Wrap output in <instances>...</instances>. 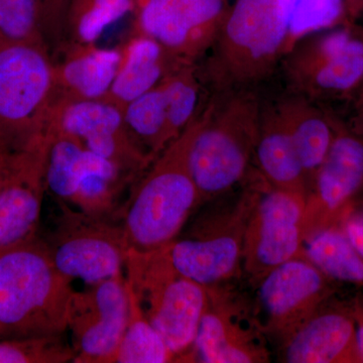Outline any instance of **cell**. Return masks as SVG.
<instances>
[{"label": "cell", "instance_id": "cell-1", "mask_svg": "<svg viewBox=\"0 0 363 363\" xmlns=\"http://www.w3.org/2000/svg\"><path fill=\"white\" fill-rule=\"evenodd\" d=\"M344 9V0H235L213 44L211 78L231 89L257 82L298 42L338 23Z\"/></svg>", "mask_w": 363, "mask_h": 363}, {"label": "cell", "instance_id": "cell-2", "mask_svg": "<svg viewBox=\"0 0 363 363\" xmlns=\"http://www.w3.org/2000/svg\"><path fill=\"white\" fill-rule=\"evenodd\" d=\"M202 114L152 162L117 215L128 247L155 252L169 247L198 207L201 196L191 174L189 155Z\"/></svg>", "mask_w": 363, "mask_h": 363}, {"label": "cell", "instance_id": "cell-3", "mask_svg": "<svg viewBox=\"0 0 363 363\" xmlns=\"http://www.w3.org/2000/svg\"><path fill=\"white\" fill-rule=\"evenodd\" d=\"M73 293L39 236L0 253V339L65 333Z\"/></svg>", "mask_w": 363, "mask_h": 363}, {"label": "cell", "instance_id": "cell-4", "mask_svg": "<svg viewBox=\"0 0 363 363\" xmlns=\"http://www.w3.org/2000/svg\"><path fill=\"white\" fill-rule=\"evenodd\" d=\"M259 186V172L250 171L240 190L204 203L185 235L169 245L179 272L204 286L241 278L245 231Z\"/></svg>", "mask_w": 363, "mask_h": 363}, {"label": "cell", "instance_id": "cell-5", "mask_svg": "<svg viewBox=\"0 0 363 363\" xmlns=\"http://www.w3.org/2000/svg\"><path fill=\"white\" fill-rule=\"evenodd\" d=\"M262 112L259 98L245 88L203 112L189 155L202 204L240 187L247 178Z\"/></svg>", "mask_w": 363, "mask_h": 363}, {"label": "cell", "instance_id": "cell-6", "mask_svg": "<svg viewBox=\"0 0 363 363\" xmlns=\"http://www.w3.org/2000/svg\"><path fill=\"white\" fill-rule=\"evenodd\" d=\"M168 247L147 252L128 248L126 283L175 362H192L193 346L206 306V286L178 272Z\"/></svg>", "mask_w": 363, "mask_h": 363}, {"label": "cell", "instance_id": "cell-7", "mask_svg": "<svg viewBox=\"0 0 363 363\" xmlns=\"http://www.w3.org/2000/svg\"><path fill=\"white\" fill-rule=\"evenodd\" d=\"M54 90L45 45L0 40V138L21 147L45 135Z\"/></svg>", "mask_w": 363, "mask_h": 363}, {"label": "cell", "instance_id": "cell-8", "mask_svg": "<svg viewBox=\"0 0 363 363\" xmlns=\"http://www.w3.org/2000/svg\"><path fill=\"white\" fill-rule=\"evenodd\" d=\"M58 204L56 226L44 240L58 271L87 285L123 276L130 247L121 223Z\"/></svg>", "mask_w": 363, "mask_h": 363}, {"label": "cell", "instance_id": "cell-9", "mask_svg": "<svg viewBox=\"0 0 363 363\" xmlns=\"http://www.w3.org/2000/svg\"><path fill=\"white\" fill-rule=\"evenodd\" d=\"M207 301L192 350V362L267 363L269 339L255 300L233 281L206 286Z\"/></svg>", "mask_w": 363, "mask_h": 363}, {"label": "cell", "instance_id": "cell-10", "mask_svg": "<svg viewBox=\"0 0 363 363\" xmlns=\"http://www.w3.org/2000/svg\"><path fill=\"white\" fill-rule=\"evenodd\" d=\"M304 206L305 201L272 187L259 174V193L245 231L242 255V274L253 288L284 262L304 257Z\"/></svg>", "mask_w": 363, "mask_h": 363}, {"label": "cell", "instance_id": "cell-11", "mask_svg": "<svg viewBox=\"0 0 363 363\" xmlns=\"http://www.w3.org/2000/svg\"><path fill=\"white\" fill-rule=\"evenodd\" d=\"M47 130L77 138L86 149L108 160L135 179L155 159L136 143L123 111L105 100H71L54 96Z\"/></svg>", "mask_w": 363, "mask_h": 363}, {"label": "cell", "instance_id": "cell-12", "mask_svg": "<svg viewBox=\"0 0 363 363\" xmlns=\"http://www.w3.org/2000/svg\"><path fill=\"white\" fill-rule=\"evenodd\" d=\"M283 61L296 94L306 98L341 94L363 80V40L347 30L311 35L298 42Z\"/></svg>", "mask_w": 363, "mask_h": 363}, {"label": "cell", "instance_id": "cell-13", "mask_svg": "<svg viewBox=\"0 0 363 363\" xmlns=\"http://www.w3.org/2000/svg\"><path fill=\"white\" fill-rule=\"evenodd\" d=\"M327 277L305 257L284 262L255 286V305L269 339L279 344L322 308L329 295Z\"/></svg>", "mask_w": 363, "mask_h": 363}, {"label": "cell", "instance_id": "cell-14", "mask_svg": "<svg viewBox=\"0 0 363 363\" xmlns=\"http://www.w3.org/2000/svg\"><path fill=\"white\" fill-rule=\"evenodd\" d=\"M126 279L116 277L88 285L72 295L68 329L73 336L75 363H113L130 318Z\"/></svg>", "mask_w": 363, "mask_h": 363}, {"label": "cell", "instance_id": "cell-15", "mask_svg": "<svg viewBox=\"0 0 363 363\" xmlns=\"http://www.w3.org/2000/svg\"><path fill=\"white\" fill-rule=\"evenodd\" d=\"M47 147L45 133L7 157L0 179V253L38 238Z\"/></svg>", "mask_w": 363, "mask_h": 363}, {"label": "cell", "instance_id": "cell-16", "mask_svg": "<svg viewBox=\"0 0 363 363\" xmlns=\"http://www.w3.org/2000/svg\"><path fill=\"white\" fill-rule=\"evenodd\" d=\"M227 11L226 0H147L138 26L172 58L191 65L213 45Z\"/></svg>", "mask_w": 363, "mask_h": 363}, {"label": "cell", "instance_id": "cell-17", "mask_svg": "<svg viewBox=\"0 0 363 363\" xmlns=\"http://www.w3.org/2000/svg\"><path fill=\"white\" fill-rule=\"evenodd\" d=\"M362 184V140L347 133L334 135L306 199L302 220L304 242L320 229L340 222L344 208Z\"/></svg>", "mask_w": 363, "mask_h": 363}, {"label": "cell", "instance_id": "cell-18", "mask_svg": "<svg viewBox=\"0 0 363 363\" xmlns=\"http://www.w3.org/2000/svg\"><path fill=\"white\" fill-rule=\"evenodd\" d=\"M279 352L288 363L362 362L354 316L321 308L281 344Z\"/></svg>", "mask_w": 363, "mask_h": 363}, {"label": "cell", "instance_id": "cell-19", "mask_svg": "<svg viewBox=\"0 0 363 363\" xmlns=\"http://www.w3.org/2000/svg\"><path fill=\"white\" fill-rule=\"evenodd\" d=\"M253 159L257 171L269 185L306 203L307 178L278 105L262 112Z\"/></svg>", "mask_w": 363, "mask_h": 363}, {"label": "cell", "instance_id": "cell-20", "mask_svg": "<svg viewBox=\"0 0 363 363\" xmlns=\"http://www.w3.org/2000/svg\"><path fill=\"white\" fill-rule=\"evenodd\" d=\"M123 61L116 50L73 45L63 63L54 66V96L71 100H104Z\"/></svg>", "mask_w": 363, "mask_h": 363}, {"label": "cell", "instance_id": "cell-21", "mask_svg": "<svg viewBox=\"0 0 363 363\" xmlns=\"http://www.w3.org/2000/svg\"><path fill=\"white\" fill-rule=\"evenodd\" d=\"M184 65L186 64L172 58L156 40L145 35L136 38L128 45L104 100L123 111L130 102L149 92Z\"/></svg>", "mask_w": 363, "mask_h": 363}, {"label": "cell", "instance_id": "cell-22", "mask_svg": "<svg viewBox=\"0 0 363 363\" xmlns=\"http://www.w3.org/2000/svg\"><path fill=\"white\" fill-rule=\"evenodd\" d=\"M278 107L304 169L309 193L313 179L333 142L335 135L333 128L326 116L310 102L309 98L296 94Z\"/></svg>", "mask_w": 363, "mask_h": 363}, {"label": "cell", "instance_id": "cell-23", "mask_svg": "<svg viewBox=\"0 0 363 363\" xmlns=\"http://www.w3.org/2000/svg\"><path fill=\"white\" fill-rule=\"evenodd\" d=\"M131 180L108 160L90 152L87 169L69 205L91 216L116 220L119 197Z\"/></svg>", "mask_w": 363, "mask_h": 363}, {"label": "cell", "instance_id": "cell-24", "mask_svg": "<svg viewBox=\"0 0 363 363\" xmlns=\"http://www.w3.org/2000/svg\"><path fill=\"white\" fill-rule=\"evenodd\" d=\"M123 116L136 143L152 159L174 142L169 130V104L164 79L130 102L124 108Z\"/></svg>", "mask_w": 363, "mask_h": 363}, {"label": "cell", "instance_id": "cell-25", "mask_svg": "<svg viewBox=\"0 0 363 363\" xmlns=\"http://www.w3.org/2000/svg\"><path fill=\"white\" fill-rule=\"evenodd\" d=\"M47 156H45V189L57 202L70 204L84 175L89 161L90 150L77 138L47 130Z\"/></svg>", "mask_w": 363, "mask_h": 363}, {"label": "cell", "instance_id": "cell-26", "mask_svg": "<svg viewBox=\"0 0 363 363\" xmlns=\"http://www.w3.org/2000/svg\"><path fill=\"white\" fill-rule=\"evenodd\" d=\"M304 257L327 278L363 284V259L339 223L310 235L304 242Z\"/></svg>", "mask_w": 363, "mask_h": 363}, {"label": "cell", "instance_id": "cell-27", "mask_svg": "<svg viewBox=\"0 0 363 363\" xmlns=\"http://www.w3.org/2000/svg\"><path fill=\"white\" fill-rule=\"evenodd\" d=\"M133 6L135 0H70L62 33H69L75 45H92Z\"/></svg>", "mask_w": 363, "mask_h": 363}, {"label": "cell", "instance_id": "cell-28", "mask_svg": "<svg viewBox=\"0 0 363 363\" xmlns=\"http://www.w3.org/2000/svg\"><path fill=\"white\" fill-rule=\"evenodd\" d=\"M128 295L130 303V318L113 363L175 362L164 339L143 315L130 286Z\"/></svg>", "mask_w": 363, "mask_h": 363}, {"label": "cell", "instance_id": "cell-29", "mask_svg": "<svg viewBox=\"0 0 363 363\" xmlns=\"http://www.w3.org/2000/svg\"><path fill=\"white\" fill-rule=\"evenodd\" d=\"M62 335L0 339V363L73 362V346Z\"/></svg>", "mask_w": 363, "mask_h": 363}, {"label": "cell", "instance_id": "cell-30", "mask_svg": "<svg viewBox=\"0 0 363 363\" xmlns=\"http://www.w3.org/2000/svg\"><path fill=\"white\" fill-rule=\"evenodd\" d=\"M0 40L45 45L37 0H0Z\"/></svg>", "mask_w": 363, "mask_h": 363}, {"label": "cell", "instance_id": "cell-31", "mask_svg": "<svg viewBox=\"0 0 363 363\" xmlns=\"http://www.w3.org/2000/svg\"><path fill=\"white\" fill-rule=\"evenodd\" d=\"M70 0H37L43 37L54 39L63 32L67 7Z\"/></svg>", "mask_w": 363, "mask_h": 363}, {"label": "cell", "instance_id": "cell-32", "mask_svg": "<svg viewBox=\"0 0 363 363\" xmlns=\"http://www.w3.org/2000/svg\"><path fill=\"white\" fill-rule=\"evenodd\" d=\"M340 226L352 247L363 259V210L346 212L341 217Z\"/></svg>", "mask_w": 363, "mask_h": 363}, {"label": "cell", "instance_id": "cell-33", "mask_svg": "<svg viewBox=\"0 0 363 363\" xmlns=\"http://www.w3.org/2000/svg\"><path fill=\"white\" fill-rule=\"evenodd\" d=\"M357 323V346L360 362H363V309H357L354 315Z\"/></svg>", "mask_w": 363, "mask_h": 363}, {"label": "cell", "instance_id": "cell-34", "mask_svg": "<svg viewBox=\"0 0 363 363\" xmlns=\"http://www.w3.org/2000/svg\"><path fill=\"white\" fill-rule=\"evenodd\" d=\"M11 150H13L11 147H7V149L4 150V152L0 154V179H1L2 172H4V166H6L7 157H9Z\"/></svg>", "mask_w": 363, "mask_h": 363}, {"label": "cell", "instance_id": "cell-35", "mask_svg": "<svg viewBox=\"0 0 363 363\" xmlns=\"http://www.w3.org/2000/svg\"><path fill=\"white\" fill-rule=\"evenodd\" d=\"M9 147V145H7L6 143H4V140H2L1 138H0V154H1V152Z\"/></svg>", "mask_w": 363, "mask_h": 363}]
</instances>
